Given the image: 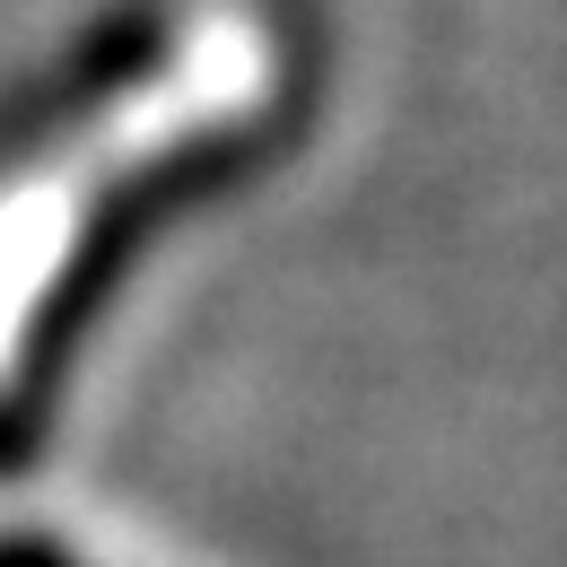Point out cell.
Returning a JSON list of instances; mask_svg holds the SVG:
<instances>
[{
    "mask_svg": "<svg viewBox=\"0 0 567 567\" xmlns=\"http://www.w3.org/2000/svg\"><path fill=\"white\" fill-rule=\"evenodd\" d=\"M0 567H71V559H62V550H44V542H9Z\"/></svg>",
    "mask_w": 567,
    "mask_h": 567,
    "instance_id": "6da1fadb",
    "label": "cell"
}]
</instances>
